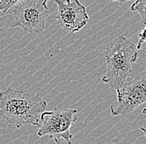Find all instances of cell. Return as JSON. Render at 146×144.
I'll list each match as a JSON object with an SVG mask.
<instances>
[{
  "instance_id": "obj_1",
  "label": "cell",
  "mask_w": 146,
  "mask_h": 144,
  "mask_svg": "<svg viewBox=\"0 0 146 144\" xmlns=\"http://www.w3.org/2000/svg\"><path fill=\"white\" fill-rule=\"evenodd\" d=\"M46 105L37 93L9 88L0 92V119L17 128L25 124L37 127Z\"/></svg>"
},
{
  "instance_id": "obj_2",
  "label": "cell",
  "mask_w": 146,
  "mask_h": 144,
  "mask_svg": "<svg viewBox=\"0 0 146 144\" xmlns=\"http://www.w3.org/2000/svg\"><path fill=\"white\" fill-rule=\"evenodd\" d=\"M136 45L131 42L125 34H120L106 48V73L101 81L108 83L115 90H119L132 72V64L138 58Z\"/></svg>"
},
{
  "instance_id": "obj_3",
  "label": "cell",
  "mask_w": 146,
  "mask_h": 144,
  "mask_svg": "<svg viewBox=\"0 0 146 144\" xmlns=\"http://www.w3.org/2000/svg\"><path fill=\"white\" fill-rule=\"evenodd\" d=\"M78 110L75 108H55L52 111H44L40 117L37 135L48 136L56 144L63 139L67 144H72V127L77 120Z\"/></svg>"
},
{
  "instance_id": "obj_4",
  "label": "cell",
  "mask_w": 146,
  "mask_h": 144,
  "mask_svg": "<svg viewBox=\"0 0 146 144\" xmlns=\"http://www.w3.org/2000/svg\"><path fill=\"white\" fill-rule=\"evenodd\" d=\"M48 0H23L7 13L13 18V27L22 28L27 33H39L44 31L49 16Z\"/></svg>"
},
{
  "instance_id": "obj_5",
  "label": "cell",
  "mask_w": 146,
  "mask_h": 144,
  "mask_svg": "<svg viewBox=\"0 0 146 144\" xmlns=\"http://www.w3.org/2000/svg\"><path fill=\"white\" fill-rule=\"evenodd\" d=\"M146 76L145 71L136 75L130 81H125L121 87L116 90L118 104L110 106L113 116L126 115L135 108L146 102Z\"/></svg>"
},
{
  "instance_id": "obj_6",
  "label": "cell",
  "mask_w": 146,
  "mask_h": 144,
  "mask_svg": "<svg viewBox=\"0 0 146 144\" xmlns=\"http://www.w3.org/2000/svg\"><path fill=\"white\" fill-rule=\"evenodd\" d=\"M57 6L55 18L66 31L76 32L86 25L89 17L79 0H53Z\"/></svg>"
},
{
  "instance_id": "obj_7",
  "label": "cell",
  "mask_w": 146,
  "mask_h": 144,
  "mask_svg": "<svg viewBox=\"0 0 146 144\" xmlns=\"http://www.w3.org/2000/svg\"><path fill=\"white\" fill-rule=\"evenodd\" d=\"M146 0H135L134 3L131 4L129 9L131 11L138 13L140 17L141 21L144 24L146 23Z\"/></svg>"
},
{
  "instance_id": "obj_8",
  "label": "cell",
  "mask_w": 146,
  "mask_h": 144,
  "mask_svg": "<svg viewBox=\"0 0 146 144\" xmlns=\"http://www.w3.org/2000/svg\"><path fill=\"white\" fill-rule=\"evenodd\" d=\"M23 0H0V12L7 13L9 9Z\"/></svg>"
},
{
  "instance_id": "obj_9",
  "label": "cell",
  "mask_w": 146,
  "mask_h": 144,
  "mask_svg": "<svg viewBox=\"0 0 146 144\" xmlns=\"http://www.w3.org/2000/svg\"><path fill=\"white\" fill-rule=\"evenodd\" d=\"M145 42V27H143L141 32L139 33V42L136 45V47L138 50H140L143 44Z\"/></svg>"
},
{
  "instance_id": "obj_10",
  "label": "cell",
  "mask_w": 146,
  "mask_h": 144,
  "mask_svg": "<svg viewBox=\"0 0 146 144\" xmlns=\"http://www.w3.org/2000/svg\"><path fill=\"white\" fill-rule=\"evenodd\" d=\"M110 1L117 2V3H119L120 4H123V3H125V2H128V1H133V0H110Z\"/></svg>"
}]
</instances>
